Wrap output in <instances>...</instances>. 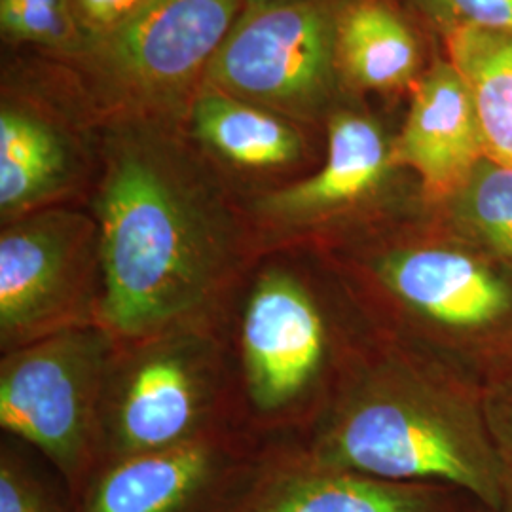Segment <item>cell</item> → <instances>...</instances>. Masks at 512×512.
<instances>
[{"label": "cell", "instance_id": "cell-9", "mask_svg": "<svg viewBox=\"0 0 512 512\" xmlns=\"http://www.w3.org/2000/svg\"><path fill=\"white\" fill-rule=\"evenodd\" d=\"M336 16L327 0L245 8L205 73L207 86L279 114L310 118L338 74Z\"/></svg>", "mask_w": 512, "mask_h": 512}, {"label": "cell", "instance_id": "cell-6", "mask_svg": "<svg viewBox=\"0 0 512 512\" xmlns=\"http://www.w3.org/2000/svg\"><path fill=\"white\" fill-rule=\"evenodd\" d=\"M114 336L65 330L0 353V431L35 450L71 499L99 461V414Z\"/></svg>", "mask_w": 512, "mask_h": 512}, {"label": "cell", "instance_id": "cell-1", "mask_svg": "<svg viewBox=\"0 0 512 512\" xmlns=\"http://www.w3.org/2000/svg\"><path fill=\"white\" fill-rule=\"evenodd\" d=\"M103 264L101 327L116 340L224 315L260 256L245 200L200 150L114 129L90 192Z\"/></svg>", "mask_w": 512, "mask_h": 512}, {"label": "cell", "instance_id": "cell-25", "mask_svg": "<svg viewBox=\"0 0 512 512\" xmlns=\"http://www.w3.org/2000/svg\"><path fill=\"white\" fill-rule=\"evenodd\" d=\"M473 512H501V511H494V509H488V507H482V505H476L475 509H473Z\"/></svg>", "mask_w": 512, "mask_h": 512}, {"label": "cell", "instance_id": "cell-18", "mask_svg": "<svg viewBox=\"0 0 512 512\" xmlns=\"http://www.w3.org/2000/svg\"><path fill=\"white\" fill-rule=\"evenodd\" d=\"M427 211L512 272V167L484 158L450 200Z\"/></svg>", "mask_w": 512, "mask_h": 512}, {"label": "cell", "instance_id": "cell-13", "mask_svg": "<svg viewBox=\"0 0 512 512\" xmlns=\"http://www.w3.org/2000/svg\"><path fill=\"white\" fill-rule=\"evenodd\" d=\"M403 129L393 156L416 177L427 209L450 200L484 160L475 107L456 67L437 59L412 86Z\"/></svg>", "mask_w": 512, "mask_h": 512}, {"label": "cell", "instance_id": "cell-12", "mask_svg": "<svg viewBox=\"0 0 512 512\" xmlns=\"http://www.w3.org/2000/svg\"><path fill=\"white\" fill-rule=\"evenodd\" d=\"M461 490L399 482L310 463L281 446H264L255 478L230 512H473Z\"/></svg>", "mask_w": 512, "mask_h": 512}, {"label": "cell", "instance_id": "cell-17", "mask_svg": "<svg viewBox=\"0 0 512 512\" xmlns=\"http://www.w3.org/2000/svg\"><path fill=\"white\" fill-rule=\"evenodd\" d=\"M444 42L471 95L484 158L512 167V33L463 27Z\"/></svg>", "mask_w": 512, "mask_h": 512}, {"label": "cell", "instance_id": "cell-7", "mask_svg": "<svg viewBox=\"0 0 512 512\" xmlns=\"http://www.w3.org/2000/svg\"><path fill=\"white\" fill-rule=\"evenodd\" d=\"M103 264L90 211L61 205L2 224L0 353L101 327Z\"/></svg>", "mask_w": 512, "mask_h": 512}, {"label": "cell", "instance_id": "cell-20", "mask_svg": "<svg viewBox=\"0 0 512 512\" xmlns=\"http://www.w3.org/2000/svg\"><path fill=\"white\" fill-rule=\"evenodd\" d=\"M0 25L10 38L54 48L76 33L69 0H0Z\"/></svg>", "mask_w": 512, "mask_h": 512}, {"label": "cell", "instance_id": "cell-22", "mask_svg": "<svg viewBox=\"0 0 512 512\" xmlns=\"http://www.w3.org/2000/svg\"><path fill=\"white\" fill-rule=\"evenodd\" d=\"M444 35L463 29H494L512 33V0H412Z\"/></svg>", "mask_w": 512, "mask_h": 512}, {"label": "cell", "instance_id": "cell-21", "mask_svg": "<svg viewBox=\"0 0 512 512\" xmlns=\"http://www.w3.org/2000/svg\"><path fill=\"white\" fill-rule=\"evenodd\" d=\"M484 408L501 476V512H512V366L484 382Z\"/></svg>", "mask_w": 512, "mask_h": 512}, {"label": "cell", "instance_id": "cell-16", "mask_svg": "<svg viewBox=\"0 0 512 512\" xmlns=\"http://www.w3.org/2000/svg\"><path fill=\"white\" fill-rule=\"evenodd\" d=\"M336 65L355 88L401 90L420 78V40L384 0H351L336 16Z\"/></svg>", "mask_w": 512, "mask_h": 512}, {"label": "cell", "instance_id": "cell-15", "mask_svg": "<svg viewBox=\"0 0 512 512\" xmlns=\"http://www.w3.org/2000/svg\"><path fill=\"white\" fill-rule=\"evenodd\" d=\"M86 165L73 141L37 112L4 105L0 112L2 224L69 205Z\"/></svg>", "mask_w": 512, "mask_h": 512}, {"label": "cell", "instance_id": "cell-14", "mask_svg": "<svg viewBox=\"0 0 512 512\" xmlns=\"http://www.w3.org/2000/svg\"><path fill=\"white\" fill-rule=\"evenodd\" d=\"M190 126L198 150L228 184L234 175L283 179L308 160V143L293 122L209 86L194 99Z\"/></svg>", "mask_w": 512, "mask_h": 512}, {"label": "cell", "instance_id": "cell-19", "mask_svg": "<svg viewBox=\"0 0 512 512\" xmlns=\"http://www.w3.org/2000/svg\"><path fill=\"white\" fill-rule=\"evenodd\" d=\"M0 512H71L61 476L18 440L0 442Z\"/></svg>", "mask_w": 512, "mask_h": 512}, {"label": "cell", "instance_id": "cell-2", "mask_svg": "<svg viewBox=\"0 0 512 512\" xmlns=\"http://www.w3.org/2000/svg\"><path fill=\"white\" fill-rule=\"evenodd\" d=\"M296 456L332 469L461 490L501 511V476L484 382L372 329Z\"/></svg>", "mask_w": 512, "mask_h": 512}, {"label": "cell", "instance_id": "cell-8", "mask_svg": "<svg viewBox=\"0 0 512 512\" xmlns=\"http://www.w3.org/2000/svg\"><path fill=\"white\" fill-rule=\"evenodd\" d=\"M395 137L370 116L340 110L329 122L323 164L293 183L249 198L260 255L323 251L384 217L378 207L397 171Z\"/></svg>", "mask_w": 512, "mask_h": 512}, {"label": "cell", "instance_id": "cell-5", "mask_svg": "<svg viewBox=\"0 0 512 512\" xmlns=\"http://www.w3.org/2000/svg\"><path fill=\"white\" fill-rule=\"evenodd\" d=\"M230 427L238 425L224 315L143 338H114L97 465L175 448Z\"/></svg>", "mask_w": 512, "mask_h": 512}, {"label": "cell", "instance_id": "cell-10", "mask_svg": "<svg viewBox=\"0 0 512 512\" xmlns=\"http://www.w3.org/2000/svg\"><path fill=\"white\" fill-rule=\"evenodd\" d=\"M264 458L238 427L95 467L71 512H230Z\"/></svg>", "mask_w": 512, "mask_h": 512}, {"label": "cell", "instance_id": "cell-23", "mask_svg": "<svg viewBox=\"0 0 512 512\" xmlns=\"http://www.w3.org/2000/svg\"><path fill=\"white\" fill-rule=\"evenodd\" d=\"M74 2L78 12L84 16V21L92 27L95 37L116 29L145 4V0H74Z\"/></svg>", "mask_w": 512, "mask_h": 512}, {"label": "cell", "instance_id": "cell-24", "mask_svg": "<svg viewBox=\"0 0 512 512\" xmlns=\"http://www.w3.org/2000/svg\"><path fill=\"white\" fill-rule=\"evenodd\" d=\"M283 2H293V0H243L245 8H262V6H272V4H283Z\"/></svg>", "mask_w": 512, "mask_h": 512}, {"label": "cell", "instance_id": "cell-3", "mask_svg": "<svg viewBox=\"0 0 512 512\" xmlns=\"http://www.w3.org/2000/svg\"><path fill=\"white\" fill-rule=\"evenodd\" d=\"M224 329L236 425L262 446L302 439L372 327L325 258L262 253L232 294Z\"/></svg>", "mask_w": 512, "mask_h": 512}, {"label": "cell", "instance_id": "cell-4", "mask_svg": "<svg viewBox=\"0 0 512 512\" xmlns=\"http://www.w3.org/2000/svg\"><path fill=\"white\" fill-rule=\"evenodd\" d=\"M376 332L486 382L512 366V272L440 220H378L323 251Z\"/></svg>", "mask_w": 512, "mask_h": 512}, {"label": "cell", "instance_id": "cell-11", "mask_svg": "<svg viewBox=\"0 0 512 512\" xmlns=\"http://www.w3.org/2000/svg\"><path fill=\"white\" fill-rule=\"evenodd\" d=\"M243 0H145L93 42V67L124 97L162 103L207 73ZM245 6V4H243Z\"/></svg>", "mask_w": 512, "mask_h": 512}]
</instances>
